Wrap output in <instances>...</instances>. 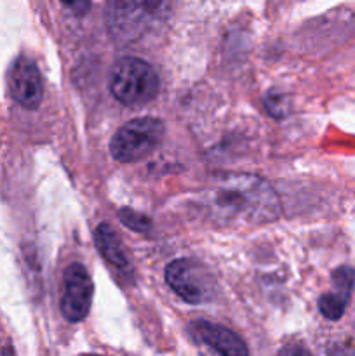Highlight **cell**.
Here are the masks:
<instances>
[{
    "label": "cell",
    "instance_id": "1",
    "mask_svg": "<svg viewBox=\"0 0 355 356\" xmlns=\"http://www.w3.org/2000/svg\"><path fill=\"white\" fill-rule=\"evenodd\" d=\"M209 214L223 225H263L281 216V202L270 183L253 174H221L204 195Z\"/></svg>",
    "mask_w": 355,
    "mask_h": 356
},
{
    "label": "cell",
    "instance_id": "2",
    "mask_svg": "<svg viewBox=\"0 0 355 356\" xmlns=\"http://www.w3.org/2000/svg\"><path fill=\"white\" fill-rule=\"evenodd\" d=\"M169 0H106L108 33L118 44H132L162 23Z\"/></svg>",
    "mask_w": 355,
    "mask_h": 356
},
{
    "label": "cell",
    "instance_id": "3",
    "mask_svg": "<svg viewBox=\"0 0 355 356\" xmlns=\"http://www.w3.org/2000/svg\"><path fill=\"white\" fill-rule=\"evenodd\" d=\"M160 80L155 70L138 58H122L110 75V90L115 99L127 106H141L155 99Z\"/></svg>",
    "mask_w": 355,
    "mask_h": 356
},
{
    "label": "cell",
    "instance_id": "4",
    "mask_svg": "<svg viewBox=\"0 0 355 356\" xmlns=\"http://www.w3.org/2000/svg\"><path fill=\"white\" fill-rule=\"evenodd\" d=\"M162 120L153 117H141L122 125L113 134L110 152L117 162L132 163L143 160L155 152L164 138Z\"/></svg>",
    "mask_w": 355,
    "mask_h": 356
},
{
    "label": "cell",
    "instance_id": "5",
    "mask_svg": "<svg viewBox=\"0 0 355 356\" xmlns=\"http://www.w3.org/2000/svg\"><path fill=\"white\" fill-rule=\"evenodd\" d=\"M166 282L184 302L202 305L212 294V278L198 261L176 259L166 268Z\"/></svg>",
    "mask_w": 355,
    "mask_h": 356
},
{
    "label": "cell",
    "instance_id": "6",
    "mask_svg": "<svg viewBox=\"0 0 355 356\" xmlns=\"http://www.w3.org/2000/svg\"><path fill=\"white\" fill-rule=\"evenodd\" d=\"M94 285L89 271L80 263H73L66 268L63 280L61 313L68 322H82L89 315L93 305Z\"/></svg>",
    "mask_w": 355,
    "mask_h": 356
},
{
    "label": "cell",
    "instance_id": "7",
    "mask_svg": "<svg viewBox=\"0 0 355 356\" xmlns=\"http://www.w3.org/2000/svg\"><path fill=\"white\" fill-rule=\"evenodd\" d=\"M9 90L13 99L26 110H37L44 99V79L38 66L26 56L13 63L9 72Z\"/></svg>",
    "mask_w": 355,
    "mask_h": 356
},
{
    "label": "cell",
    "instance_id": "8",
    "mask_svg": "<svg viewBox=\"0 0 355 356\" xmlns=\"http://www.w3.org/2000/svg\"><path fill=\"white\" fill-rule=\"evenodd\" d=\"M191 330L202 343L211 346L221 356H249V350L242 337L237 336L233 330L226 329V327L197 320L191 323Z\"/></svg>",
    "mask_w": 355,
    "mask_h": 356
},
{
    "label": "cell",
    "instance_id": "9",
    "mask_svg": "<svg viewBox=\"0 0 355 356\" xmlns=\"http://www.w3.org/2000/svg\"><path fill=\"white\" fill-rule=\"evenodd\" d=\"M94 242H96L97 250L103 256V259L113 268L118 273V277L132 280V264L129 263V257L124 250V243L118 238L117 232L106 222H101L94 232Z\"/></svg>",
    "mask_w": 355,
    "mask_h": 356
},
{
    "label": "cell",
    "instance_id": "10",
    "mask_svg": "<svg viewBox=\"0 0 355 356\" xmlns=\"http://www.w3.org/2000/svg\"><path fill=\"white\" fill-rule=\"evenodd\" d=\"M348 299L341 298V296L329 292L324 294L319 301V309L327 320H340L343 316L345 309H347Z\"/></svg>",
    "mask_w": 355,
    "mask_h": 356
},
{
    "label": "cell",
    "instance_id": "11",
    "mask_svg": "<svg viewBox=\"0 0 355 356\" xmlns=\"http://www.w3.org/2000/svg\"><path fill=\"white\" fill-rule=\"evenodd\" d=\"M355 285V270L350 266L338 268L333 273V292L345 299H350L352 289Z\"/></svg>",
    "mask_w": 355,
    "mask_h": 356
},
{
    "label": "cell",
    "instance_id": "12",
    "mask_svg": "<svg viewBox=\"0 0 355 356\" xmlns=\"http://www.w3.org/2000/svg\"><path fill=\"white\" fill-rule=\"evenodd\" d=\"M118 219L127 226L129 229L138 233H148L152 228V221H150L146 216H143L141 212H136L132 209L124 207L118 211Z\"/></svg>",
    "mask_w": 355,
    "mask_h": 356
},
{
    "label": "cell",
    "instance_id": "13",
    "mask_svg": "<svg viewBox=\"0 0 355 356\" xmlns=\"http://www.w3.org/2000/svg\"><path fill=\"white\" fill-rule=\"evenodd\" d=\"M265 108L275 118H282L289 113V97L281 92H268L265 96Z\"/></svg>",
    "mask_w": 355,
    "mask_h": 356
},
{
    "label": "cell",
    "instance_id": "14",
    "mask_svg": "<svg viewBox=\"0 0 355 356\" xmlns=\"http://www.w3.org/2000/svg\"><path fill=\"white\" fill-rule=\"evenodd\" d=\"M66 7L73 10L75 14H84L89 9V0H61Z\"/></svg>",
    "mask_w": 355,
    "mask_h": 356
},
{
    "label": "cell",
    "instance_id": "15",
    "mask_svg": "<svg viewBox=\"0 0 355 356\" xmlns=\"http://www.w3.org/2000/svg\"><path fill=\"white\" fill-rule=\"evenodd\" d=\"M277 356H312L305 348H299V346H285L278 351Z\"/></svg>",
    "mask_w": 355,
    "mask_h": 356
},
{
    "label": "cell",
    "instance_id": "16",
    "mask_svg": "<svg viewBox=\"0 0 355 356\" xmlns=\"http://www.w3.org/2000/svg\"><path fill=\"white\" fill-rule=\"evenodd\" d=\"M327 356H355V348L348 346V344H338Z\"/></svg>",
    "mask_w": 355,
    "mask_h": 356
},
{
    "label": "cell",
    "instance_id": "17",
    "mask_svg": "<svg viewBox=\"0 0 355 356\" xmlns=\"http://www.w3.org/2000/svg\"><path fill=\"white\" fill-rule=\"evenodd\" d=\"M82 356H100V355H82Z\"/></svg>",
    "mask_w": 355,
    "mask_h": 356
}]
</instances>
